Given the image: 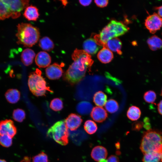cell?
Listing matches in <instances>:
<instances>
[{
	"label": "cell",
	"instance_id": "43",
	"mask_svg": "<svg viewBox=\"0 0 162 162\" xmlns=\"http://www.w3.org/2000/svg\"><path fill=\"white\" fill-rule=\"evenodd\" d=\"M0 162H7L5 160L0 159Z\"/></svg>",
	"mask_w": 162,
	"mask_h": 162
},
{
	"label": "cell",
	"instance_id": "27",
	"mask_svg": "<svg viewBox=\"0 0 162 162\" xmlns=\"http://www.w3.org/2000/svg\"><path fill=\"white\" fill-rule=\"evenodd\" d=\"M11 16V13L8 5L3 0H0V20H4Z\"/></svg>",
	"mask_w": 162,
	"mask_h": 162
},
{
	"label": "cell",
	"instance_id": "40",
	"mask_svg": "<svg viewBox=\"0 0 162 162\" xmlns=\"http://www.w3.org/2000/svg\"><path fill=\"white\" fill-rule=\"evenodd\" d=\"M154 9L155 10H157L158 15L160 17H162V5L155 7L154 8Z\"/></svg>",
	"mask_w": 162,
	"mask_h": 162
},
{
	"label": "cell",
	"instance_id": "26",
	"mask_svg": "<svg viewBox=\"0 0 162 162\" xmlns=\"http://www.w3.org/2000/svg\"><path fill=\"white\" fill-rule=\"evenodd\" d=\"M39 45L43 50L47 51L52 50L54 46L52 40L49 37L46 36L40 40Z\"/></svg>",
	"mask_w": 162,
	"mask_h": 162
},
{
	"label": "cell",
	"instance_id": "37",
	"mask_svg": "<svg viewBox=\"0 0 162 162\" xmlns=\"http://www.w3.org/2000/svg\"><path fill=\"white\" fill-rule=\"evenodd\" d=\"M106 162H119L118 158L114 155H111L108 157Z\"/></svg>",
	"mask_w": 162,
	"mask_h": 162
},
{
	"label": "cell",
	"instance_id": "35",
	"mask_svg": "<svg viewBox=\"0 0 162 162\" xmlns=\"http://www.w3.org/2000/svg\"><path fill=\"white\" fill-rule=\"evenodd\" d=\"M143 122L141 121L135 122L132 124V128L134 130H139L143 127Z\"/></svg>",
	"mask_w": 162,
	"mask_h": 162
},
{
	"label": "cell",
	"instance_id": "16",
	"mask_svg": "<svg viewBox=\"0 0 162 162\" xmlns=\"http://www.w3.org/2000/svg\"><path fill=\"white\" fill-rule=\"evenodd\" d=\"M122 43L121 40L117 38L108 40L105 44V46L111 51L116 52L118 54H122Z\"/></svg>",
	"mask_w": 162,
	"mask_h": 162
},
{
	"label": "cell",
	"instance_id": "24",
	"mask_svg": "<svg viewBox=\"0 0 162 162\" xmlns=\"http://www.w3.org/2000/svg\"><path fill=\"white\" fill-rule=\"evenodd\" d=\"M141 112L138 107L132 106L129 107L127 113L128 118L132 121L138 120L141 116Z\"/></svg>",
	"mask_w": 162,
	"mask_h": 162
},
{
	"label": "cell",
	"instance_id": "4",
	"mask_svg": "<svg viewBox=\"0 0 162 162\" xmlns=\"http://www.w3.org/2000/svg\"><path fill=\"white\" fill-rule=\"evenodd\" d=\"M140 148L142 153L155 152L162 153V132L150 129L143 134Z\"/></svg>",
	"mask_w": 162,
	"mask_h": 162
},
{
	"label": "cell",
	"instance_id": "18",
	"mask_svg": "<svg viewBox=\"0 0 162 162\" xmlns=\"http://www.w3.org/2000/svg\"><path fill=\"white\" fill-rule=\"evenodd\" d=\"M23 15L29 21H36L39 16L38 8L32 5L28 6L25 9Z\"/></svg>",
	"mask_w": 162,
	"mask_h": 162
},
{
	"label": "cell",
	"instance_id": "30",
	"mask_svg": "<svg viewBox=\"0 0 162 162\" xmlns=\"http://www.w3.org/2000/svg\"><path fill=\"white\" fill-rule=\"evenodd\" d=\"M13 119L17 122H21L26 118V113L23 110L18 108L14 110L13 114Z\"/></svg>",
	"mask_w": 162,
	"mask_h": 162
},
{
	"label": "cell",
	"instance_id": "22",
	"mask_svg": "<svg viewBox=\"0 0 162 162\" xmlns=\"http://www.w3.org/2000/svg\"><path fill=\"white\" fill-rule=\"evenodd\" d=\"M144 154L143 162H162V154L155 152H151Z\"/></svg>",
	"mask_w": 162,
	"mask_h": 162
},
{
	"label": "cell",
	"instance_id": "11",
	"mask_svg": "<svg viewBox=\"0 0 162 162\" xmlns=\"http://www.w3.org/2000/svg\"><path fill=\"white\" fill-rule=\"evenodd\" d=\"M64 121L68 128L73 131L80 126L82 120L80 116L75 113H71L68 115Z\"/></svg>",
	"mask_w": 162,
	"mask_h": 162
},
{
	"label": "cell",
	"instance_id": "6",
	"mask_svg": "<svg viewBox=\"0 0 162 162\" xmlns=\"http://www.w3.org/2000/svg\"><path fill=\"white\" fill-rule=\"evenodd\" d=\"M47 135L62 145L65 146L68 143L69 132L63 120L55 123L49 129Z\"/></svg>",
	"mask_w": 162,
	"mask_h": 162
},
{
	"label": "cell",
	"instance_id": "28",
	"mask_svg": "<svg viewBox=\"0 0 162 162\" xmlns=\"http://www.w3.org/2000/svg\"><path fill=\"white\" fill-rule=\"evenodd\" d=\"M84 128L86 131L89 134H92L96 132L98 127L96 123L91 120H88L85 122Z\"/></svg>",
	"mask_w": 162,
	"mask_h": 162
},
{
	"label": "cell",
	"instance_id": "31",
	"mask_svg": "<svg viewBox=\"0 0 162 162\" xmlns=\"http://www.w3.org/2000/svg\"><path fill=\"white\" fill-rule=\"evenodd\" d=\"M50 107L54 111H60L63 108V102L61 99L59 98H54L50 103Z\"/></svg>",
	"mask_w": 162,
	"mask_h": 162
},
{
	"label": "cell",
	"instance_id": "21",
	"mask_svg": "<svg viewBox=\"0 0 162 162\" xmlns=\"http://www.w3.org/2000/svg\"><path fill=\"white\" fill-rule=\"evenodd\" d=\"M147 43L150 49L155 51L162 47V40L156 35H154L149 38Z\"/></svg>",
	"mask_w": 162,
	"mask_h": 162
},
{
	"label": "cell",
	"instance_id": "9",
	"mask_svg": "<svg viewBox=\"0 0 162 162\" xmlns=\"http://www.w3.org/2000/svg\"><path fill=\"white\" fill-rule=\"evenodd\" d=\"M16 132V128L12 120L6 119L0 122V135H6L12 138Z\"/></svg>",
	"mask_w": 162,
	"mask_h": 162
},
{
	"label": "cell",
	"instance_id": "8",
	"mask_svg": "<svg viewBox=\"0 0 162 162\" xmlns=\"http://www.w3.org/2000/svg\"><path fill=\"white\" fill-rule=\"evenodd\" d=\"M144 24L150 33L154 34L160 29L162 24V18L157 13H154L147 17Z\"/></svg>",
	"mask_w": 162,
	"mask_h": 162
},
{
	"label": "cell",
	"instance_id": "46",
	"mask_svg": "<svg viewBox=\"0 0 162 162\" xmlns=\"http://www.w3.org/2000/svg\"></svg>",
	"mask_w": 162,
	"mask_h": 162
},
{
	"label": "cell",
	"instance_id": "1",
	"mask_svg": "<svg viewBox=\"0 0 162 162\" xmlns=\"http://www.w3.org/2000/svg\"><path fill=\"white\" fill-rule=\"evenodd\" d=\"M73 62L69 66L63 76V79L71 85L79 82L85 76L88 69H90L94 61L90 55L83 50L77 49L72 55Z\"/></svg>",
	"mask_w": 162,
	"mask_h": 162
},
{
	"label": "cell",
	"instance_id": "36",
	"mask_svg": "<svg viewBox=\"0 0 162 162\" xmlns=\"http://www.w3.org/2000/svg\"><path fill=\"white\" fill-rule=\"evenodd\" d=\"M107 0H96L94 2L96 5L98 7L103 8L106 7L108 3Z\"/></svg>",
	"mask_w": 162,
	"mask_h": 162
},
{
	"label": "cell",
	"instance_id": "45",
	"mask_svg": "<svg viewBox=\"0 0 162 162\" xmlns=\"http://www.w3.org/2000/svg\"><path fill=\"white\" fill-rule=\"evenodd\" d=\"M160 94H161V95L162 96V89H161Z\"/></svg>",
	"mask_w": 162,
	"mask_h": 162
},
{
	"label": "cell",
	"instance_id": "25",
	"mask_svg": "<svg viewBox=\"0 0 162 162\" xmlns=\"http://www.w3.org/2000/svg\"><path fill=\"white\" fill-rule=\"evenodd\" d=\"M107 96L103 92L99 91L94 94L93 101L97 106L102 107L105 105L107 102Z\"/></svg>",
	"mask_w": 162,
	"mask_h": 162
},
{
	"label": "cell",
	"instance_id": "14",
	"mask_svg": "<svg viewBox=\"0 0 162 162\" xmlns=\"http://www.w3.org/2000/svg\"><path fill=\"white\" fill-rule=\"evenodd\" d=\"M108 154L107 150L104 147L100 146L94 147L91 153L92 158L95 161L100 162L105 160Z\"/></svg>",
	"mask_w": 162,
	"mask_h": 162
},
{
	"label": "cell",
	"instance_id": "38",
	"mask_svg": "<svg viewBox=\"0 0 162 162\" xmlns=\"http://www.w3.org/2000/svg\"><path fill=\"white\" fill-rule=\"evenodd\" d=\"M145 124H143L144 127L146 129L149 130L150 129L151 125L149 123V119L148 117H145L144 119Z\"/></svg>",
	"mask_w": 162,
	"mask_h": 162
},
{
	"label": "cell",
	"instance_id": "17",
	"mask_svg": "<svg viewBox=\"0 0 162 162\" xmlns=\"http://www.w3.org/2000/svg\"><path fill=\"white\" fill-rule=\"evenodd\" d=\"M114 57L112 52L108 49L103 47L98 52L97 58L101 63L107 64L110 62Z\"/></svg>",
	"mask_w": 162,
	"mask_h": 162
},
{
	"label": "cell",
	"instance_id": "3",
	"mask_svg": "<svg viewBox=\"0 0 162 162\" xmlns=\"http://www.w3.org/2000/svg\"><path fill=\"white\" fill-rule=\"evenodd\" d=\"M17 32L16 34L17 43L26 47H31L38 41L40 37L38 28L31 24L22 22L17 26Z\"/></svg>",
	"mask_w": 162,
	"mask_h": 162
},
{
	"label": "cell",
	"instance_id": "42",
	"mask_svg": "<svg viewBox=\"0 0 162 162\" xmlns=\"http://www.w3.org/2000/svg\"><path fill=\"white\" fill-rule=\"evenodd\" d=\"M61 1L62 2L63 5L64 6H65L68 3L67 1L66 0H62Z\"/></svg>",
	"mask_w": 162,
	"mask_h": 162
},
{
	"label": "cell",
	"instance_id": "7",
	"mask_svg": "<svg viewBox=\"0 0 162 162\" xmlns=\"http://www.w3.org/2000/svg\"><path fill=\"white\" fill-rule=\"evenodd\" d=\"M8 6L11 13V17L15 19L19 17L21 12L29 6L28 0H3Z\"/></svg>",
	"mask_w": 162,
	"mask_h": 162
},
{
	"label": "cell",
	"instance_id": "5",
	"mask_svg": "<svg viewBox=\"0 0 162 162\" xmlns=\"http://www.w3.org/2000/svg\"><path fill=\"white\" fill-rule=\"evenodd\" d=\"M41 71L38 69L30 73L28 76V85L32 93L36 96L45 95L46 92H52L42 76Z\"/></svg>",
	"mask_w": 162,
	"mask_h": 162
},
{
	"label": "cell",
	"instance_id": "39",
	"mask_svg": "<svg viewBox=\"0 0 162 162\" xmlns=\"http://www.w3.org/2000/svg\"><path fill=\"white\" fill-rule=\"evenodd\" d=\"M92 0H79V3L83 6L89 5L92 2Z\"/></svg>",
	"mask_w": 162,
	"mask_h": 162
},
{
	"label": "cell",
	"instance_id": "23",
	"mask_svg": "<svg viewBox=\"0 0 162 162\" xmlns=\"http://www.w3.org/2000/svg\"><path fill=\"white\" fill-rule=\"evenodd\" d=\"M93 106L92 104L86 101L80 102L76 106L77 111L82 115H87L91 112Z\"/></svg>",
	"mask_w": 162,
	"mask_h": 162
},
{
	"label": "cell",
	"instance_id": "13",
	"mask_svg": "<svg viewBox=\"0 0 162 162\" xmlns=\"http://www.w3.org/2000/svg\"><path fill=\"white\" fill-rule=\"evenodd\" d=\"M99 46L94 38H89L83 43V50L90 55L94 54L99 50Z\"/></svg>",
	"mask_w": 162,
	"mask_h": 162
},
{
	"label": "cell",
	"instance_id": "19",
	"mask_svg": "<svg viewBox=\"0 0 162 162\" xmlns=\"http://www.w3.org/2000/svg\"><path fill=\"white\" fill-rule=\"evenodd\" d=\"M35 56V54L33 50L26 48L21 53V60L24 65L28 66L32 64Z\"/></svg>",
	"mask_w": 162,
	"mask_h": 162
},
{
	"label": "cell",
	"instance_id": "34",
	"mask_svg": "<svg viewBox=\"0 0 162 162\" xmlns=\"http://www.w3.org/2000/svg\"><path fill=\"white\" fill-rule=\"evenodd\" d=\"M32 162H49L47 155L42 152L32 158Z\"/></svg>",
	"mask_w": 162,
	"mask_h": 162
},
{
	"label": "cell",
	"instance_id": "2",
	"mask_svg": "<svg viewBox=\"0 0 162 162\" xmlns=\"http://www.w3.org/2000/svg\"><path fill=\"white\" fill-rule=\"evenodd\" d=\"M129 29L122 22L112 20L103 28L99 34L95 35V37L99 45L104 47L108 40L123 35Z\"/></svg>",
	"mask_w": 162,
	"mask_h": 162
},
{
	"label": "cell",
	"instance_id": "29",
	"mask_svg": "<svg viewBox=\"0 0 162 162\" xmlns=\"http://www.w3.org/2000/svg\"><path fill=\"white\" fill-rule=\"evenodd\" d=\"M105 107L108 112L113 113L118 110L119 106L117 101L113 99H110L106 102Z\"/></svg>",
	"mask_w": 162,
	"mask_h": 162
},
{
	"label": "cell",
	"instance_id": "41",
	"mask_svg": "<svg viewBox=\"0 0 162 162\" xmlns=\"http://www.w3.org/2000/svg\"><path fill=\"white\" fill-rule=\"evenodd\" d=\"M157 109L159 113L162 115V100L157 105Z\"/></svg>",
	"mask_w": 162,
	"mask_h": 162
},
{
	"label": "cell",
	"instance_id": "32",
	"mask_svg": "<svg viewBox=\"0 0 162 162\" xmlns=\"http://www.w3.org/2000/svg\"><path fill=\"white\" fill-rule=\"evenodd\" d=\"M145 101L148 103H154L156 99V93L153 91L149 90L146 92L143 95Z\"/></svg>",
	"mask_w": 162,
	"mask_h": 162
},
{
	"label": "cell",
	"instance_id": "15",
	"mask_svg": "<svg viewBox=\"0 0 162 162\" xmlns=\"http://www.w3.org/2000/svg\"><path fill=\"white\" fill-rule=\"evenodd\" d=\"M90 116L95 121L102 122L104 121L108 116V114L105 110L99 106H95L93 108Z\"/></svg>",
	"mask_w": 162,
	"mask_h": 162
},
{
	"label": "cell",
	"instance_id": "12",
	"mask_svg": "<svg viewBox=\"0 0 162 162\" xmlns=\"http://www.w3.org/2000/svg\"><path fill=\"white\" fill-rule=\"evenodd\" d=\"M35 61L39 68H45L50 66L51 61L49 54L45 51H40L36 55Z\"/></svg>",
	"mask_w": 162,
	"mask_h": 162
},
{
	"label": "cell",
	"instance_id": "44",
	"mask_svg": "<svg viewBox=\"0 0 162 162\" xmlns=\"http://www.w3.org/2000/svg\"><path fill=\"white\" fill-rule=\"evenodd\" d=\"M100 162H106V160H105H105H103L101 161Z\"/></svg>",
	"mask_w": 162,
	"mask_h": 162
},
{
	"label": "cell",
	"instance_id": "10",
	"mask_svg": "<svg viewBox=\"0 0 162 162\" xmlns=\"http://www.w3.org/2000/svg\"><path fill=\"white\" fill-rule=\"evenodd\" d=\"M47 77L50 80H57L62 76L63 71L61 66L55 63L48 67L46 69Z\"/></svg>",
	"mask_w": 162,
	"mask_h": 162
},
{
	"label": "cell",
	"instance_id": "33",
	"mask_svg": "<svg viewBox=\"0 0 162 162\" xmlns=\"http://www.w3.org/2000/svg\"><path fill=\"white\" fill-rule=\"evenodd\" d=\"M12 144V137L6 135H0V144L2 146L8 148Z\"/></svg>",
	"mask_w": 162,
	"mask_h": 162
},
{
	"label": "cell",
	"instance_id": "20",
	"mask_svg": "<svg viewBox=\"0 0 162 162\" xmlns=\"http://www.w3.org/2000/svg\"><path fill=\"white\" fill-rule=\"evenodd\" d=\"M20 96V92L16 89H8L5 94L7 100L11 104L16 103L19 100Z\"/></svg>",
	"mask_w": 162,
	"mask_h": 162
}]
</instances>
